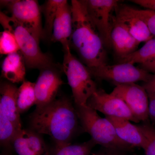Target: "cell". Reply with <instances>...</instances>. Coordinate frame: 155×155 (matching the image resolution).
<instances>
[{
    "label": "cell",
    "mask_w": 155,
    "mask_h": 155,
    "mask_svg": "<svg viewBox=\"0 0 155 155\" xmlns=\"http://www.w3.org/2000/svg\"><path fill=\"white\" fill-rule=\"evenodd\" d=\"M75 107L71 100L63 97L36 107L29 116L31 130L49 136L56 147L71 144L79 122Z\"/></svg>",
    "instance_id": "1"
},
{
    "label": "cell",
    "mask_w": 155,
    "mask_h": 155,
    "mask_svg": "<svg viewBox=\"0 0 155 155\" xmlns=\"http://www.w3.org/2000/svg\"><path fill=\"white\" fill-rule=\"evenodd\" d=\"M72 46L87 68L107 65L105 47L89 15L84 0H72Z\"/></svg>",
    "instance_id": "2"
},
{
    "label": "cell",
    "mask_w": 155,
    "mask_h": 155,
    "mask_svg": "<svg viewBox=\"0 0 155 155\" xmlns=\"http://www.w3.org/2000/svg\"><path fill=\"white\" fill-rule=\"evenodd\" d=\"M75 108L82 128L90 135L96 144L120 151L133 147L121 140L114 125L107 118L101 117L97 111L86 105L75 106Z\"/></svg>",
    "instance_id": "3"
},
{
    "label": "cell",
    "mask_w": 155,
    "mask_h": 155,
    "mask_svg": "<svg viewBox=\"0 0 155 155\" xmlns=\"http://www.w3.org/2000/svg\"><path fill=\"white\" fill-rule=\"evenodd\" d=\"M0 23L4 30H8L15 35L26 67L41 69L54 64L51 57L42 51L40 41L25 25L2 12Z\"/></svg>",
    "instance_id": "4"
},
{
    "label": "cell",
    "mask_w": 155,
    "mask_h": 155,
    "mask_svg": "<svg viewBox=\"0 0 155 155\" xmlns=\"http://www.w3.org/2000/svg\"><path fill=\"white\" fill-rule=\"evenodd\" d=\"M63 48L64 60L61 67L72 90L75 106L86 105L89 99L97 90L96 83L87 67L72 54L70 46Z\"/></svg>",
    "instance_id": "5"
},
{
    "label": "cell",
    "mask_w": 155,
    "mask_h": 155,
    "mask_svg": "<svg viewBox=\"0 0 155 155\" xmlns=\"http://www.w3.org/2000/svg\"><path fill=\"white\" fill-rule=\"evenodd\" d=\"M87 68L92 76L96 79L110 81L116 86L125 84L136 83L139 81L146 82L153 76L144 69L128 63L113 65L107 64Z\"/></svg>",
    "instance_id": "6"
},
{
    "label": "cell",
    "mask_w": 155,
    "mask_h": 155,
    "mask_svg": "<svg viewBox=\"0 0 155 155\" xmlns=\"http://www.w3.org/2000/svg\"><path fill=\"white\" fill-rule=\"evenodd\" d=\"M87 10L107 48H112L111 35L116 19L117 0H84Z\"/></svg>",
    "instance_id": "7"
},
{
    "label": "cell",
    "mask_w": 155,
    "mask_h": 155,
    "mask_svg": "<svg viewBox=\"0 0 155 155\" xmlns=\"http://www.w3.org/2000/svg\"><path fill=\"white\" fill-rule=\"evenodd\" d=\"M11 16L29 29L39 41L43 38L41 6L36 0L1 1Z\"/></svg>",
    "instance_id": "8"
},
{
    "label": "cell",
    "mask_w": 155,
    "mask_h": 155,
    "mask_svg": "<svg viewBox=\"0 0 155 155\" xmlns=\"http://www.w3.org/2000/svg\"><path fill=\"white\" fill-rule=\"evenodd\" d=\"M110 94L125 102L139 122L148 120L149 117V97L143 87L136 83L119 84Z\"/></svg>",
    "instance_id": "9"
},
{
    "label": "cell",
    "mask_w": 155,
    "mask_h": 155,
    "mask_svg": "<svg viewBox=\"0 0 155 155\" xmlns=\"http://www.w3.org/2000/svg\"><path fill=\"white\" fill-rule=\"evenodd\" d=\"M40 71L35 85L36 107H44L55 100L59 89L64 83L56 64H52Z\"/></svg>",
    "instance_id": "10"
},
{
    "label": "cell",
    "mask_w": 155,
    "mask_h": 155,
    "mask_svg": "<svg viewBox=\"0 0 155 155\" xmlns=\"http://www.w3.org/2000/svg\"><path fill=\"white\" fill-rule=\"evenodd\" d=\"M86 106L106 116L118 117L138 123L125 102L120 98L97 89L87 101Z\"/></svg>",
    "instance_id": "11"
},
{
    "label": "cell",
    "mask_w": 155,
    "mask_h": 155,
    "mask_svg": "<svg viewBox=\"0 0 155 155\" xmlns=\"http://www.w3.org/2000/svg\"><path fill=\"white\" fill-rule=\"evenodd\" d=\"M40 134L31 129H22L11 146L18 155H49V151Z\"/></svg>",
    "instance_id": "12"
},
{
    "label": "cell",
    "mask_w": 155,
    "mask_h": 155,
    "mask_svg": "<svg viewBox=\"0 0 155 155\" xmlns=\"http://www.w3.org/2000/svg\"><path fill=\"white\" fill-rule=\"evenodd\" d=\"M72 31V15L71 5L65 1L57 13L51 41L61 43L63 47L70 46Z\"/></svg>",
    "instance_id": "13"
},
{
    "label": "cell",
    "mask_w": 155,
    "mask_h": 155,
    "mask_svg": "<svg viewBox=\"0 0 155 155\" xmlns=\"http://www.w3.org/2000/svg\"><path fill=\"white\" fill-rule=\"evenodd\" d=\"M18 87L8 81H2L0 85V114H2L22 129L20 114L17 105Z\"/></svg>",
    "instance_id": "14"
},
{
    "label": "cell",
    "mask_w": 155,
    "mask_h": 155,
    "mask_svg": "<svg viewBox=\"0 0 155 155\" xmlns=\"http://www.w3.org/2000/svg\"><path fill=\"white\" fill-rule=\"evenodd\" d=\"M111 38L112 48L119 60L135 52L140 43L116 18Z\"/></svg>",
    "instance_id": "15"
},
{
    "label": "cell",
    "mask_w": 155,
    "mask_h": 155,
    "mask_svg": "<svg viewBox=\"0 0 155 155\" xmlns=\"http://www.w3.org/2000/svg\"><path fill=\"white\" fill-rule=\"evenodd\" d=\"M116 18L140 42L148 41L153 38L146 23L127 11L124 4H118L116 10Z\"/></svg>",
    "instance_id": "16"
},
{
    "label": "cell",
    "mask_w": 155,
    "mask_h": 155,
    "mask_svg": "<svg viewBox=\"0 0 155 155\" xmlns=\"http://www.w3.org/2000/svg\"><path fill=\"white\" fill-rule=\"evenodd\" d=\"M115 127L117 135L122 141L132 147L144 149L146 140L137 125H133L127 119L106 116Z\"/></svg>",
    "instance_id": "17"
},
{
    "label": "cell",
    "mask_w": 155,
    "mask_h": 155,
    "mask_svg": "<svg viewBox=\"0 0 155 155\" xmlns=\"http://www.w3.org/2000/svg\"><path fill=\"white\" fill-rule=\"evenodd\" d=\"M26 65L20 51L6 56L2 65V76L13 84L25 81Z\"/></svg>",
    "instance_id": "18"
},
{
    "label": "cell",
    "mask_w": 155,
    "mask_h": 155,
    "mask_svg": "<svg viewBox=\"0 0 155 155\" xmlns=\"http://www.w3.org/2000/svg\"><path fill=\"white\" fill-rule=\"evenodd\" d=\"M155 60V39L147 41L140 49L124 58L119 59V64H146Z\"/></svg>",
    "instance_id": "19"
},
{
    "label": "cell",
    "mask_w": 155,
    "mask_h": 155,
    "mask_svg": "<svg viewBox=\"0 0 155 155\" xmlns=\"http://www.w3.org/2000/svg\"><path fill=\"white\" fill-rule=\"evenodd\" d=\"M66 0H48L41 6L45 17L43 38L50 39L52 33L53 25L59 8Z\"/></svg>",
    "instance_id": "20"
},
{
    "label": "cell",
    "mask_w": 155,
    "mask_h": 155,
    "mask_svg": "<svg viewBox=\"0 0 155 155\" xmlns=\"http://www.w3.org/2000/svg\"><path fill=\"white\" fill-rule=\"evenodd\" d=\"M35 85V83L25 81L18 88L17 105L19 114L25 113L36 104Z\"/></svg>",
    "instance_id": "21"
},
{
    "label": "cell",
    "mask_w": 155,
    "mask_h": 155,
    "mask_svg": "<svg viewBox=\"0 0 155 155\" xmlns=\"http://www.w3.org/2000/svg\"><path fill=\"white\" fill-rule=\"evenodd\" d=\"M96 144L92 140L80 144H69L56 147L52 150L49 155H89L92 149Z\"/></svg>",
    "instance_id": "22"
},
{
    "label": "cell",
    "mask_w": 155,
    "mask_h": 155,
    "mask_svg": "<svg viewBox=\"0 0 155 155\" xmlns=\"http://www.w3.org/2000/svg\"><path fill=\"white\" fill-rule=\"evenodd\" d=\"M22 129H19L10 119L0 114V141L2 145L11 146L14 138Z\"/></svg>",
    "instance_id": "23"
},
{
    "label": "cell",
    "mask_w": 155,
    "mask_h": 155,
    "mask_svg": "<svg viewBox=\"0 0 155 155\" xmlns=\"http://www.w3.org/2000/svg\"><path fill=\"white\" fill-rule=\"evenodd\" d=\"M20 51L19 45L14 34L4 30L0 35V53L1 54H11Z\"/></svg>",
    "instance_id": "24"
},
{
    "label": "cell",
    "mask_w": 155,
    "mask_h": 155,
    "mask_svg": "<svg viewBox=\"0 0 155 155\" xmlns=\"http://www.w3.org/2000/svg\"><path fill=\"white\" fill-rule=\"evenodd\" d=\"M125 8L146 23L153 36H155V11L149 9H139L125 5Z\"/></svg>",
    "instance_id": "25"
},
{
    "label": "cell",
    "mask_w": 155,
    "mask_h": 155,
    "mask_svg": "<svg viewBox=\"0 0 155 155\" xmlns=\"http://www.w3.org/2000/svg\"><path fill=\"white\" fill-rule=\"evenodd\" d=\"M145 138L143 150L145 155H155V128L149 124L138 125Z\"/></svg>",
    "instance_id": "26"
},
{
    "label": "cell",
    "mask_w": 155,
    "mask_h": 155,
    "mask_svg": "<svg viewBox=\"0 0 155 155\" xmlns=\"http://www.w3.org/2000/svg\"><path fill=\"white\" fill-rule=\"evenodd\" d=\"M142 86L147 92L150 100L154 99H155V74L153 75L152 77L148 81L144 82Z\"/></svg>",
    "instance_id": "27"
},
{
    "label": "cell",
    "mask_w": 155,
    "mask_h": 155,
    "mask_svg": "<svg viewBox=\"0 0 155 155\" xmlns=\"http://www.w3.org/2000/svg\"><path fill=\"white\" fill-rule=\"evenodd\" d=\"M130 2L147 9L155 11V0H132Z\"/></svg>",
    "instance_id": "28"
},
{
    "label": "cell",
    "mask_w": 155,
    "mask_h": 155,
    "mask_svg": "<svg viewBox=\"0 0 155 155\" xmlns=\"http://www.w3.org/2000/svg\"><path fill=\"white\" fill-rule=\"evenodd\" d=\"M149 116L153 122H155V99L150 100Z\"/></svg>",
    "instance_id": "29"
},
{
    "label": "cell",
    "mask_w": 155,
    "mask_h": 155,
    "mask_svg": "<svg viewBox=\"0 0 155 155\" xmlns=\"http://www.w3.org/2000/svg\"><path fill=\"white\" fill-rule=\"evenodd\" d=\"M140 65V68L148 72H153L155 74V60Z\"/></svg>",
    "instance_id": "30"
},
{
    "label": "cell",
    "mask_w": 155,
    "mask_h": 155,
    "mask_svg": "<svg viewBox=\"0 0 155 155\" xmlns=\"http://www.w3.org/2000/svg\"><path fill=\"white\" fill-rule=\"evenodd\" d=\"M107 150L106 151L102 152L97 153H93V155H123L120 153V150L110 149H107Z\"/></svg>",
    "instance_id": "31"
},
{
    "label": "cell",
    "mask_w": 155,
    "mask_h": 155,
    "mask_svg": "<svg viewBox=\"0 0 155 155\" xmlns=\"http://www.w3.org/2000/svg\"></svg>",
    "instance_id": "32"
}]
</instances>
